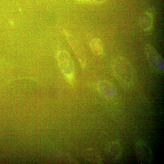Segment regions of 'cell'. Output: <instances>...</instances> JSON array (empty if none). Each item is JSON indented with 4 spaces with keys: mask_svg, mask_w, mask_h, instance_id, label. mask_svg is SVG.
I'll use <instances>...</instances> for the list:
<instances>
[{
    "mask_svg": "<svg viewBox=\"0 0 164 164\" xmlns=\"http://www.w3.org/2000/svg\"><path fill=\"white\" fill-rule=\"evenodd\" d=\"M113 69L117 79L122 84L130 86L134 81V70L131 63L125 59L117 58L113 64Z\"/></svg>",
    "mask_w": 164,
    "mask_h": 164,
    "instance_id": "1",
    "label": "cell"
},
{
    "mask_svg": "<svg viewBox=\"0 0 164 164\" xmlns=\"http://www.w3.org/2000/svg\"><path fill=\"white\" fill-rule=\"evenodd\" d=\"M58 60L63 74L70 83L73 84L74 81V67L70 54L65 50L60 51L58 54Z\"/></svg>",
    "mask_w": 164,
    "mask_h": 164,
    "instance_id": "2",
    "label": "cell"
},
{
    "mask_svg": "<svg viewBox=\"0 0 164 164\" xmlns=\"http://www.w3.org/2000/svg\"><path fill=\"white\" fill-rule=\"evenodd\" d=\"M145 50L149 63L155 70L158 71L164 69L163 60L158 52L151 45L146 44Z\"/></svg>",
    "mask_w": 164,
    "mask_h": 164,
    "instance_id": "3",
    "label": "cell"
},
{
    "mask_svg": "<svg viewBox=\"0 0 164 164\" xmlns=\"http://www.w3.org/2000/svg\"><path fill=\"white\" fill-rule=\"evenodd\" d=\"M64 33L68 43L76 55L82 68L85 67L86 58L84 49L80 43L71 34L64 30Z\"/></svg>",
    "mask_w": 164,
    "mask_h": 164,
    "instance_id": "4",
    "label": "cell"
},
{
    "mask_svg": "<svg viewBox=\"0 0 164 164\" xmlns=\"http://www.w3.org/2000/svg\"><path fill=\"white\" fill-rule=\"evenodd\" d=\"M153 24V19L151 13L145 12L142 14L139 19V24L141 28L147 31L152 28Z\"/></svg>",
    "mask_w": 164,
    "mask_h": 164,
    "instance_id": "5",
    "label": "cell"
},
{
    "mask_svg": "<svg viewBox=\"0 0 164 164\" xmlns=\"http://www.w3.org/2000/svg\"><path fill=\"white\" fill-rule=\"evenodd\" d=\"M90 46L93 53L95 55H102L104 53V49L102 41L99 39L95 38L91 41Z\"/></svg>",
    "mask_w": 164,
    "mask_h": 164,
    "instance_id": "6",
    "label": "cell"
},
{
    "mask_svg": "<svg viewBox=\"0 0 164 164\" xmlns=\"http://www.w3.org/2000/svg\"><path fill=\"white\" fill-rule=\"evenodd\" d=\"M101 90L103 92L109 96H113L116 93V89L114 86L111 83L104 81L100 84Z\"/></svg>",
    "mask_w": 164,
    "mask_h": 164,
    "instance_id": "7",
    "label": "cell"
},
{
    "mask_svg": "<svg viewBox=\"0 0 164 164\" xmlns=\"http://www.w3.org/2000/svg\"><path fill=\"white\" fill-rule=\"evenodd\" d=\"M91 2L96 3L102 2L105 1L106 0H88Z\"/></svg>",
    "mask_w": 164,
    "mask_h": 164,
    "instance_id": "8",
    "label": "cell"
}]
</instances>
